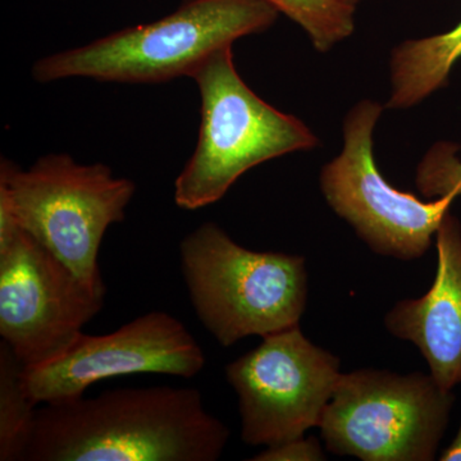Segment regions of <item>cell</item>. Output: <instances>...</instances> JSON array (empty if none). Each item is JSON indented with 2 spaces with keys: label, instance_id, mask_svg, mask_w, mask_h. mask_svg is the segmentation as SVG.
<instances>
[{
  "label": "cell",
  "instance_id": "cell-7",
  "mask_svg": "<svg viewBox=\"0 0 461 461\" xmlns=\"http://www.w3.org/2000/svg\"><path fill=\"white\" fill-rule=\"evenodd\" d=\"M382 111L372 100L351 108L345 117L344 148L321 169V190L373 253L411 262L429 250L456 196L423 202L384 180L373 157V131Z\"/></svg>",
  "mask_w": 461,
  "mask_h": 461
},
{
  "label": "cell",
  "instance_id": "cell-9",
  "mask_svg": "<svg viewBox=\"0 0 461 461\" xmlns=\"http://www.w3.org/2000/svg\"><path fill=\"white\" fill-rule=\"evenodd\" d=\"M105 295L26 230L0 241V336L23 366L65 351L102 312Z\"/></svg>",
  "mask_w": 461,
  "mask_h": 461
},
{
  "label": "cell",
  "instance_id": "cell-14",
  "mask_svg": "<svg viewBox=\"0 0 461 461\" xmlns=\"http://www.w3.org/2000/svg\"><path fill=\"white\" fill-rule=\"evenodd\" d=\"M297 23L314 45L326 53L353 35L355 5L348 0H264Z\"/></svg>",
  "mask_w": 461,
  "mask_h": 461
},
{
  "label": "cell",
  "instance_id": "cell-5",
  "mask_svg": "<svg viewBox=\"0 0 461 461\" xmlns=\"http://www.w3.org/2000/svg\"><path fill=\"white\" fill-rule=\"evenodd\" d=\"M136 185L103 163L81 165L68 154H48L23 169L3 158L0 204L89 286L105 291L99 250L105 232L122 222Z\"/></svg>",
  "mask_w": 461,
  "mask_h": 461
},
{
  "label": "cell",
  "instance_id": "cell-4",
  "mask_svg": "<svg viewBox=\"0 0 461 461\" xmlns=\"http://www.w3.org/2000/svg\"><path fill=\"white\" fill-rule=\"evenodd\" d=\"M191 78L199 90L200 126L195 150L176 178L178 208L214 204L249 169L317 147L305 123L264 102L242 80L232 47L212 54Z\"/></svg>",
  "mask_w": 461,
  "mask_h": 461
},
{
  "label": "cell",
  "instance_id": "cell-16",
  "mask_svg": "<svg viewBox=\"0 0 461 461\" xmlns=\"http://www.w3.org/2000/svg\"><path fill=\"white\" fill-rule=\"evenodd\" d=\"M253 461H321L326 460L320 442L313 437L291 439L282 444L269 446L262 453L251 457Z\"/></svg>",
  "mask_w": 461,
  "mask_h": 461
},
{
  "label": "cell",
  "instance_id": "cell-3",
  "mask_svg": "<svg viewBox=\"0 0 461 461\" xmlns=\"http://www.w3.org/2000/svg\"><path fill=\"white\" fill-rule=\"evenodd\" d=\"M180 262L196 317L224 348L299 326L308 302L304 258L249 250L205 222L182 240Z\"/></svg>",
  "mask_w": 461,
  "mask_h": 461
},
{
  "label": "cell",
  "instance_id": "cell-6",
  "mask_svg": "<svg viewBox=\"0 0 461 461\" xmlns=\"http://www.w3.org/2000/svg\"><path fill=\"white\" fill-rule=\"evenodd\" d=\"M455 396L429 375H342L320 424L330 453L363 461H432Z\"/></svg>",
  "mask_w": 461,
  "mask_h": 461
},
{
  "label": "cell",
  "instance_id": "cell-1",
  "mask_svg": "<svg viewBox=\"0 0 461 461\" xmlns=\"http://www.w3.org/2000/svg\"><path fill=\"white\" fill-rule=\"evenodd\" d=\"M229 438L196 388H118L39 405L23 461H217Z\"/></svg>",
  "mask_w": 461,
  "mask_h": 461
},
{
  "label": "cell",
  "instance_id": "cell-10",
  "mask_svg": "<svg viewBox=\"0 0 461 461\" xmlns=\"http://www.w3.org/2000/svg\"><path fill=\"white\" fill-rule=\"evenodd\" d=\"M202 346L181 321L150 312L107 335L81 333L53 359L23 366L27 393L38 405L85 395L104 379L133 375L194 378L203 371Z\"/></svg>",
  "mask_w": 461,
  "mask_h": 461
},
{
  "label": "cell",
  "instance_id": "cell-8",
  "mask_svg": "<svg viewBox=\"0 0 461 461\" xmlns=\"http://www.w3.org/2000/svg\"><path fill=\"white\" fill-rule=\"evenodd\" d=\"M341 375L339 357L309 341L299 326L264 336L226 366L242 441L269 447L320 427Z\"/></svg>",
  "mask_w": 461,
  "mask_h": 461
},
{
  "label": "cell",
  "instance_id": "cell-11",
  "mask_svg": "<svg viewBox=\"0 0 461 461\" xmlns=\"http://www.w3.org/2000/svg\"><path fill=\"white\" fill-rule=\"evenodd\" d=\"M437 271L432 287L418 299L402 300L384 317L397 339L412 342L445 390L461 384V223L446 214L436 232Z\"/></svg>",
  "mask_w": 461,
  "mask_h": 461
},
{
  "label": "cell",
  "instance_id": "cell-15",
  "mask_svg": "<svg viewBox=\"0 0 461 461\" xmlns=\"http://www.w3.org/2000/svg\"><path fill=\"white\" fill-rule=\"evenodd\" d=\"M459 145L453 142H437L427 151L417 168L418 190L426 198L461 195V159Z\"/></svg>",
  "mask_w": 461,
  "mask_h": 461
},
{
  "label": "cell",
  "instance_id": "cell-12",
  "mask_svg": "<svg viewBox=\"0 0 461 461\" xmlns=\"http://www.w3.org/2000/svg\"><path fill=\"white\" fill-rule=\"evenodd\" d=\"M461 58V23L451 32L397 45L391 56V91L387 108L420 104L446 86Z\"/></svg>",
  "mask_w": 461,
  "mask_h": 461
},
{
  "label": "cell",
  "instance_id": "cell-2",
  "mask_svg": "<svg viewBox=\"0 0 461 461\" xmlns=\"http://www.w3.org/2000/svg\"><path fill=\"white\" fill-rule=\"evenodd\" d=\"M278 14L264 0H185L154 23L41 58L32 77L41 84L66 78L162 84L191 77L215 51L271 29Z\"/></svg>",
  "mask_w": 461,
  "mask_h": 461
},
{
  "label": "cell",
  "instance_id": "cell-18",
  "mask_svg": "<svg viewBox=\"0 0 461 461\" xmlns=\"http://www.w3.org/2000/svg\"><path fill=\"white\" fill-rule=\"evenodd\" d=\"M348 2H350V3H351V5H357V3H359V2H360V0H348Z\"/></svg>",
  "mask_w": 461,
  "mask_h": 461
},
{
  "label": "cell",
  "instance_id": "cell-13",
  "mask_svg": "<svg viewBox=\"0 0 461 461\" xmlns=\"http://www.w3.org/2000/svg\"><path fill=\"white\" fill-rule=\"evenodd\" d=\"M23 366L0 342V461H23L39 408L23 384Z\"/></svg>",
  "mask_w": 461,
  "mask_h": 461
},
{
  "label": "cell",
  "instance_id": "cell-17",
  "mask_svg": "<svg viewBox=\"0 0 461 461\" xmlns=\"http://www.w3.org/2000/svg\"><path fill=\"white\" fill-rule=\"evenodd\" d=\"M441 461H461V424L460 429L457 430L456 437L451 445L442 453Z\"/></svg>",
  "mask_w": 461,
  "mask_h": 461
}]
</instances>
